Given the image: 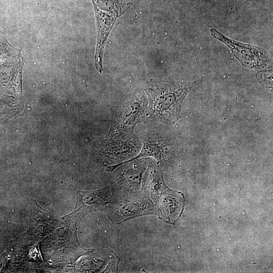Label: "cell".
I'll return each mask as SVG.
<instances>
[{
	"mask_svg": "<svg viewBox=\"0 0 273 273\" xmlns=\"http://www.w3.org/2000/svg\"><path fill=\"white\" fill-rule=\"evenodd\" d=\"M143 147L138 155L128 161L120 163L116 165L107 167V171L112 172L121 165L143 157L151 156L154 157L157 160H160L161 158L162 153V148L157 143L150 141L149 140L143 141Z\"/></svg>",
	"mask_w": 273,
	"mask_h": 273,
	"instance_id": "52a82bcc",
	"label": "cell"
},
{
	"mask_svg": "<svg viewBox=\"0 0 273 273\" xmlns=\"http://www.w3.org/2000/svg\"><path fill=\"white\" fill-rule=\"evenodd\" d=\"M194 85L195 82L156 79L148 82L145 88L148 106L144 120L175 123L178 119L184 98Z\"/></svg>",
	"mask_w": 273,
	"mask_h": 273,
	"instance_id": "6da1fadb",
	"label": "cell"
},
{
	"mask_svg": "<svg viewBox=\"0 0 273 273\" xmlns=\"http://www.w3.org/2000/svg\"><path fill=\"white\" fill-rule=\"evenodd\" d=\"M115 204V190L110 186L95 191L77 193V205H79L80 210L84 213L93 209L106 212Z\"/></svg>",
	"mask_w": 273,
	"mask_h": 273,
	"instance_id": "5b68a950",
	"label": "cell"
},
{
	"mask_svg": "<svg viewBox=\"0 0 273 273\" xmlns=\"http://www.w3.org/2000/svg\"><path fill=\"white\" fill-rule=\"evenodd\" d=\"M106 212L111 221L116 223L145 215H157L156 208L148 196L124 204H116Z\"/></svg>",
	"mask_w": 273,
	"mask_h": 273,
	"instance_id": "277c9868",
	"label": "cell"
},
{
	"mask_svg": "<svg viewBox=\"0 0 273 273\" xmlns=\"http://www.w3.org/2000/svg\"><path fill=\"white\" fill-rule=\"evenodd\" d=\"M168 189L160 170L155 166L150 164L143 180V190L144 193L154 203Z\"/></svg>",
	"mask_w": 273,
	"mask_h": 273,
	"instance_id": "8992f818",
	"label": "cell"
},
{
	"mask_svg": "<svg viewBox=\"0 0 273 273\" xmlns=\"http://www.w3.org/2000/svg\"><path fill=\"white\" fill-rule=\"evenodd\" d=\"M210 33L213 37L226 45L243 65L250 68H261L268 65L267 53L263 49L230 39L215 29H211Z\"/></svg>",
	"mask_w": 273,
	"mask_h": 273,
	"instance_id": "7a4b0ae2",
	"label": "cell"
},
{
	"mask_svg": "<svg viewBox=\"0 0 273 273\" xmlns=\"http://www.w3.org/2000/svg\"><path fill=\"white\" fill-rule=\"evenodd\" d=\"M147 107L146 98H135L123 108L119 117L112 124L108 138L133 134L134 126L144 120Z\"/></svg>",
	"mask_w": 273,
	"mask_h": 273,
	"instance_id": "3957f363",
	"label": "cell"
}]
</instances>
